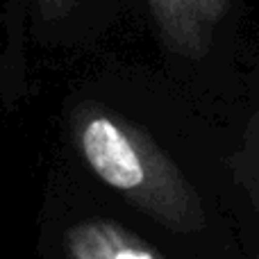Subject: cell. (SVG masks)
I'll return each instance as SVG.
<instances>
[{
	"label": "cell",
	"instance_id": "4",
	"mask_svg": "<svg viewBox=\"0 0 259 259\" xmlns=\"http://www.w3.org/2000/svg\"><path fill=\"white\" fill-rule=\"evenodd\" d=\"M239 170H241L243 184L248 187V191L252 193V198L259 205V112L252 116L250 125H248Z\"/></svg>",
	"mask_w": 259,
	"mask_h": 259
},
{
	"label": "cell",
	"instance_id": "7",
	"mask_svg": "<svg viewBox=\"0 0 259 259\" xmlns=\"http://www.w3.org/2000/svg\"><path fill=\"white\" fill-rule=\"evenodd\" d=\"M257 259H259V257H257Z\"/></svg>",
	"mask_w": 259,
	"mask_h": 259
},
{
	"label": "cell",
	"instance_id": "1",
	"mask_svg": "<svg viewBox=\"0 0 259 259\" xmlns=\"http://www.w3.org/2000/svg\"><path fill=\"white\" fill-rule=\"evenodd\" d=\"M73 127L87 166L130 205L180 234L205 228L193 184L143 130L96 107L80 109Z\"/></svg>",
	"mask_w": 259,
	"mask_h": 259
},
{
	"label": "cell",
	"instance_id": "3",
	"mask_svg": "<svg viewBox=\"0 0 259 259\" xmlns=\"http://www.w3.org/2000/svg\"><path fill=\"white\" fill-rule=\"evenodd\" d=\"M62 243L68 259H164L132 230L105 219L71 225Z\"/></svg>",
	"mask_w": 259,
	"mask_h": 259
},
{
	"label": "cell",
	"instance_id": "2",
	"mask_svg": "<svg viewBox=\"0 0 259 259\" xmlns=\"http://www.w3.org/2000/svg\"><path fill=\"white\" fill-rule=\"evenodd\" d=\"M170 53L200 59L230 12V0H143Z\"/></svg>",
	"mask_w": 259,
	"mask_h": 259
},
{
	"label": "cell",
	"instance_id": "6",
	"mask_svg": "<svg viewBox=\"0 0 259 259\" xmlns=\"http://www.w3.org/2000/svg\"><path fill=\"white\" fill-rule=\"evenodd\" d=\"M12 7H14V14H16V18L23 23V0H12ZM9 23V12H7V3L5 0H0V23ZM9 34H12V25H9ZM12 46L14 50H16V55L21 57V48L16 46V41H14V34H12Z\"/></svg>",
	"mask_w": 259,
	"mask_h": 259
},
{
	"label": "cell",
	"instance_id": "5",
	"mask_svg": "<svg viewBox=\"0 0 259 259\" xmlns=\"http://www.w3.org/2000/svg\"><path fill=\"white\" fill-rule=\"evenodd\" d=\"M73 3L75 0H36V9H39L41 21L53 25V23H59L66 16L68 9L73 7Z\"/></svg>",
	"mask_w": 259,
	"mask_h": 259
}]
</instances>
